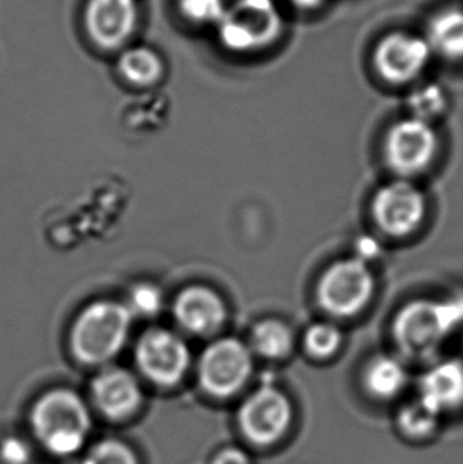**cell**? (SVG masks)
I'll use <instances>...</instances> for the list:
<instances>
[{"mask_svg":"<svg viewBox=\"0 0 463 464\" xmlns=\"http://www.w3.org/2000/svg\"><path fill=\"white\" fill-rule=\"evenodd\" d=\"M29 425L34 438L46 452L67 459L86 446L93 431V414L74 390L53 389L32 404Z\"/></svg>","mask_w":463,"mask_h":464,"instance_id":"1","label":"cell"},{"mask_svg":"<svg viewBox=\"0 0 463 464\" xmlns=\"http://www.w3.org/2000/svg\"><path fill=\"white\" fill-rule=\"evenodd\" d=\"M463 324V302L418 300L395 315L392 334L405 355L426 358L438 351Z\"/></svg>","mask_w":463,"mask_h":464,"instance_id":"2","label":"cell"},{"mask_svg":"<svg viewBox=\"0 0 463 464\" xmlns=\"http://www.w3.org/2000/svg\"><path fill=\"white\" fill-rule=\"evenodd\" d=\"M226 50L254 54L267 50L281 38L284 14L280 0H233L216 24Z\"/></svg>","mask_w":463,"mask_h":464,"instance_id":"3","label":"cell"},{"mask_svg":"<svg viewBox=\"0 0 463 464\" xmlns=\"http://www.w3.org/2000/svg\"><path fill=\"white\" fill-rule=\"evenodd\" d=\"M131 324L132 314L124 304L93 303L74 324L70 334L72 351L83 363H108L124 347Z\"/></svg>","mask_w":463,"mask_h":464,"instance_id":"4","label":"cell"},{"mask_svg":"<svg viewBox=\"0 0 463 464\" xmlns=\"http://www.w3.org/2000/svg\"><path fill=\"white\" fill-rule=\"evenodd\" d=\"M375 289V275L363 258H343L320 275L316 300L329 315L348 319L369 306Z\"/></svg>","mask_w":463,"mask_h":464,"instance_id":"5","label":"cell"},{"mask_svg":"<svg viewBox=\"0 0 463 464\" xmlns=\"http://www.w3.org/2000/svg\"><path fill=\"white\" fill-rule=\"evenodd\" d=\"M432 57V48L422 32L394 29L378 38L371 63L381 80L401 86L416 82Z\"/></svg>","mask_w":463,"mask_h":464,"instance_id":"6","label":"cell"},{"mask_svg":"<svg viewBox=\"0 0 463 464\" xmlns=\"http://www.w3.org/2000/svg\"><path fill=\"white\" fill-rule=\"evenodd\" d=\"M292 417L288 395L271 385H262L244 398L238 409L237 425L250 444L270 447L288 434Z\"/></svg>","mask_w":463,"mask_h":464,"instance_id":"7","label":"cell"},{"mask_svg":"<svg viewBox=\"0 0 463 464\" xmlns=\"http://www.w3.org/2000/svg\"><path fill=\"white\" fill-rule=\"evenodd\" d=\"M254 370L250 345L222 338L208 345L199 360V382L213 398H231L244 389Z\"/></svg>","mask_w":463,"mask_h":464,"instance_id":"8","label":"cell"},{"mask_svg":"<svg viewBox=\"0 0 463 464\" xmlns=\"http://www.w3.org/2000/svg\"><path fill=\"white\" fill-rule=\"evenodd\" d=\"M438 148V133L432 122L409 116L389 129L384 140V157L389 169L408 179L432 165Z\"/></svg>","mask_w":463,"mask_h":464,"instance_id":"9","label":"cell"},{"mask_svg":"<svg viewBox=\"0 0 463 464\" xmlns=\"http://www.w3.org/2000/svg\"><path fill=\"white\" fill-rule=\"evenodd\" d=\"M371 214L382 233L403 238L416 232L426 219V195L409 179L400 178L376 192Z\"/></svg>","mask_w":463,"mask_h":464,"instance_id":"10","label":"cell"},{"mask_svg":"<svg viewBox=\"0 0 463 464\" xmlns=\"http://www.w3.org/2000/svg\"><path fill=\"white\" fill-rule=\"evenodd\" d=\"M138 370L159 387L182 382L191 363L188 345L169 330H150L140 338L135 351Z\"/></svg>","mask_w":463,"mask_h":464,"instance_id":"11","label":"cell"},{"mask_svg":"<svg viewBox=\"0 0 463 464\" xmlns=\"http://www.w3.org/2000/svg\"><path fill=\"white\" fill-rule=\"evenodd\" d=\"M84 29L102 50H116L137 29V0H88Z\"/></svg>","mask_w":463,"mask_h":464,"instance_id":"12","label":"cell"},{"mask_svg":"<svg viewBox=\"0 0 463 464\" xmlns=\"http://www.w3.org/2000/svg\"><path fill=\"white\" fill-rule=\"evenodd\" d=\"M91 398L105 419L124 421L142 406L143 390L131 371L105 368L91 382Z\"/></svg>","mask_w":463,"mask_h":464,"instance_id":"13","label":"cell"},{"mask_svg":"<svg viewBox=\"0 0 463 464\" xmlns=\"http://www.w3.org/2000/svg\"><path fill=\"white\" fill-rule=\"evenodd\" d=\"M419 400L439 415L463 406V360L445 358L419 379Z\"/></svg>","mask_w":463,"mask_h":464,"instance_id":"14","label":"cell"},{"mask_svg":"<svg viewBox=\"0 0 463 464\" xmlns=\"http://www.w3.org/2000/svg\"><path fill=\"white\" fill-rule=\"evenodd\" d=\"M178 324L194 334L218 332L226 322V304L214 290L192 285L182 290L175 302Z\"/></svg>","mask_w":463,"mask_h":464,"instance_id":"15","label":"cell"},{"mask_svg":"<svg viewBox=\"0 0 463 464\" xmlns=\"http://www.w3.org/2000/svg\"><path fill=\"white\" fill-rule=\"evenodd\" d=\"M433 56L449 63L463 61V4H448L430 13L422 32Z\"/></svg>","mask_w":463,"mask_h":464,"instance_id":"16","label":"cell"},{"mask_svg":"<svg viewBox=\"0 0 463 464\" xmlns=\"http://www.w3.org/2000/svg\"><path fill=\"white\" fill-rule=\"evenodd\" d=\"M409 381L407 366L400 358L379 353L369 358L363 368V389L371 398L389 401L400 395Z\"/></svg>","mask_w":463,"mask_h":464,"instance_id":"17","label":"cell"},{"mask_svg":"<svg viewBox=\"0 0 463 464\" xmlns=\"http://www.w3.org/2000/svg\"><path fill=\"white\" fill-rule=\"evenodd\" d=\"M294 332L282 320H261L251 332V352L267 360H282L288 357L294 349Z\"/></svg>","mask_w":463,"mask_h":464,"instance_id":"18","label":"cell"},{"mask_svg":"<svg viewBox=\"0 0 463 464\" xmlns=\"http://www.w3.org/2000/svg\"><path fill=\"white\" fill-rule=\"evenodd\" d=\"M118 69L127 82L151 84L163 75V59L148 46H133L121 54Z\"/></svg>","mask_w":463,"mask_h":464,"instance_id":"19","label":"cell"},{"mask_svg":"<svg viewBox=\"0 0 463 464\" xmlns=\"http://www.w3.org/2000/svg\"><path fill=\"white\" fill-rule=\"evenodd\" d=\"M439 417L441 415L438 412H435L418 398V401L408 402L407 406L400 409L397 415V425L407 438L426 440L438 430Z\"/></svg>","mask_w":463,"mask_h":464,"instance_id":"20","label":"cell"},{"mask_svg":"<svg viewBox=\"0 0 463 464\" xmlns=\"http://www.w3.org/2000/svg\"><path fill=\"white\" fill-rule=\"evenodd\" d=\"M343 344V333L332 322H316L303 334V347L310 357L327 360L339 353Z\"/></svg>","mask_w":463,"mask_h":464,"instance_id":"21","label":"cell"},{"mask_svg":"<svg viewBox=\"0 0 463 464\" xmlns=\"http://www.w3.org/2000/svg\"><path fill=\"white\" fill-rule=\"evenodd\" d=\"M408 107L411 110V116L418 120L432 122L445 113L448 107V95L445 89L435 82H429L420 88L414 89L408 97Z\"/></svg>","mask_w":463,"mask_h":464,"instance_id":"22","label":"cell"},{"mask_svg":"<svg viewBox=\"0 0 463 464\" xmlns=\"http://www.w3.org/2000/svg\"><path fill=\"white\" fill-rule=\"evenodd\" d=\"M82 464H140L137 453L124 440L107 438L86 449Z\"/></svg>","mask_w":463,"mask_h":464,"instance_id":"23","label":"cell"},{"mask_svg":"<svg viewBox=\"0 0 463 464\" xmlns=\"http://www.w3.org/2000/svg\"><path fill=\"white\" fill-rule=\"evenodd\" d=\"M182 14L199 24H218L224 16L229 2L227 0H180Z\"/></svg>","mask_w":463,"mask_h":464,"instance_id":"24","label":"cell"},{"mask_svg":"<svg viewBox=\"0 0 463 464\" xmlns=\"http://www.w3.org/2000/svg\"><path fill=\"white\" fill-rule=\"evenodd\" d=\"M161 306H163L161 292L150 284H140L132 290L127 309L131 311L132 315L135 314V315L148 317V315H154Z\"/></svg>","mask_w":463,"mask_h":464,"instance_id":"25","label":"cell"},{"mask_svg":"<svg viewBox=\"0 0 463 464\" xmlns=\"http://www.w3.org/2000/svg\"><path fill=\"white\" fill-rule=\"evenodd\" d=\"M0 459L4 464H27L31 459V449L25 440L6 438L0 444Z\"/></svg>","mask_w":463,"mask_h":464,"instance_id":"26","label":"cell"},{"mask_svg":"<svg viewBox=\"0 0 463 464\" xmlns=\"http://www.w3.org/2000/svg\"><path fill=\"white\" fill-rule=\"evenodd\" d=\"M210 464H252V459L243 449L226 447L214 455Z\"/></svg>","mask_w":463,"mask_h":464,"instance_id":"27","label":"cell"},{"mask_svg":"<svg viewBox=\"0 0 463 464\" xmlns=\"http://www.w3.org/2000/svg\"><path fill=\"white\" fill-rule=\"evenodd\" d=\"M289 6L301 14H314L326 8L330 0H286Z\"/></svg>","mask_w":463,"mask_h":464,"instance_id":"28","label":"cell"}]
</instances>
